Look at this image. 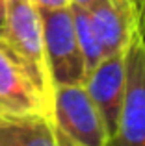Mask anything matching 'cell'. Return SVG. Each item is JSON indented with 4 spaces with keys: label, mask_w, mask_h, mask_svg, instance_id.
Segmentation results:
<instances>
[{
    "label": "cell",
    "mask_w": 145,
    "mask_h": 146,
    "mask_svg": "<svg viewBox=\"0 0 145 146\" xmlns=\"http://www.w3.org/2000/svg\"><path fill=\"white\" fill-rule=\"evenodd\" d=\"M86 9L104 57L127 50L132 33L140 28L130 0H95Z\"/></svg>",
    "instance_id": "cell-7"
},
{
    "label": "cell",
    "mask_w": 145,
    "mask_h": 146,
    "mask_svg": "<svg viewBox=\"0 0 145 146\" xmlns=\"http://www.w3.org/2000/svg\"><path fill=\"white\" fill-rule=\"evenodd\" d=\"M36 7L43 9H60V7H69L71 0H30Z\"/></svg>",
    "instance_id": "cell-10"
},
{
    "label": "cell",
    "mask_w": 145,
    "mask_h": 146,
    "mask_svg": "<svg viewBox=\"0 0 145 146\" xmlns=\"http://www.w3.org/2000/svg\"><path fill=\"white\" fill-rule=\"evenodd\" d=\"M127 82L115 133L106 146H145V37L132 33L125 52Z\"/></svg>",
    "instance_id": "cell-4"
},
{
    "label": "cell",
    "mask_w": 145,
    "mask_h": 146,
    "mask_svg": "<svg viewBox=\"0 0 145 146\" xmlns=\"http://www.w3.org/2000/svg\"><path fill=\"white\" fill-rule=\"evenodd\" d=\"M0 146H71L58 133L52 118L0 120Z\"/></svg>",
    "instance_id": "cell-8"
},
{
    "label": "cell",
    "mask_w": 145,
    "mask_h": 146,
    "mask_svg": "<svg viewBox=\"0 0 145 146\" xmlns=\"http://www.w3.org/2000/svg\"><path fill=\"white\" fill-rule=\"evenodd\" d=\"M52 122L71 146H106V122L84 85L54 87Z\"/></svg>",
    "instance_id": "cell-3"
},
{
    "label": "cell",
    "mask_w": 145,
    "mask_h": 146,
    "mask_svg": "<svg viewBox=\"0 0 145 146\" xmlns=\"http://www.w3.org/2000/svg\"><path fill=\"white\" fill-rule=\"evenodd\" d=\"M6 6L7 0H0V39L4 37V30H6Z\"/></svg>",
    "instance_id": "cell-11"
},
{
    "label": "cell",
    "mask_w": 145,
    "mask_h": 146,
    "mask_svg": "<svg viewBox=\"0 0 145 146\" xmlns=\"http://www.w3.org/2000/svg\"><path fill=\"white\" fill-rule=\"evenodd\" d=\"M125 52L127 50H121L113 56L104 57L93 70L87 72L82 83L102 113L110 137L115 133L125 96V82H127Z\"/></svg>",
    "instance_id": "cell-6"
},
{
    "label": "cell",
    "mask_w": 145,
    "mask_h": 146,
    "mask_svg": "<svg viewBox=\"0 0 145 146\" xmlns=\"http://www.w3.org/2000/svg\"><path fill=\"white\" fill-rule=\"evenodd\" d=\"M4 41L13 50L17 59L28 72L30 80L37 87L52 111V87L48 67L45 59L43 30L39 11L30 0H7Z\"/></svg>",
    "instance_id": "cell-1"
},
{
    "label": "cell",
    "mask_w": 145,
    "mask_h": 146,
    "mask_svg": "<svg viewBox=\"0 0 145 146\" xmlns=\"http://www.w3.org/2000/svg\"><path fill=\"white\" fill-rule=\"evenodd\" d=\"M93 2H95V0H71V4H75V6H82V7H89Z\"/></svg>",
    "instance_id": "cell-13"
},
{
    "label": "cell",
    "mask_w": 145,
    "mask_h": 146,
    "mask_svg": "<svg viewBox=\"0 0 145 146\" xmlns=\"http://www.w3.org/2000/svg\"><path fill=\"white\" fill-rule=\"evenodd\" d=\"M132 2V6L136 7V11H138V24H140V11H142V7H143V0H130Z\"/></svg>",
    "instance_id": "cell-14"
},
{
    "label": "cell",
    "mask_w": 145,
    "mask_h": 146,
    "mask_svg": "<svg viewBox=\"0 0 145 146\" xmlns=\"http://www.w3.org/2000/svg\"><path fill=\"white\" fill-rule=\"evenodd\" d=\"M140 32L143 33V37H145V0H143V7H142V11H140Z\"/></svg>",
    "instance_id": "cell-12"
},
{
    "label": "cell",
    "mask_w": 145,
    "mask_h": 146,
    "mask_svg": "<svg viewBox=\"0 0 145 146\" xmlns=\"http://www.w3.org/2000/svg\"><path fill=\"white\" fill-rule=\"evenodd\" d=\"M71 13H72V22H75V32L76 39H78L80 50H82L84 57V67H86V74L91 72L102 59L104 54L99 44L97 37L93 33V28L89 24V17H87V9L82 6H75L71 4Z\"/></svg>",
    "instance_id": "cell-9"
},
{
    "label": "cell",
    "mask_w": 145,
    "mask_h": 146,
    "mask_svg": "<svg viewBox=\"0 0 145 146\" xmlns=\"http://www.w3.org/2000/svg\"><path fill=\"white\" fill-rule=\"evenodd\" d=\"M48 117L50 106L37 91L13 50L0 39V120Z\"/></svg>",
    "instance_id": "cell-5"
},
{
    "label": "cell",
    "mask_w": 145,
    "mask_h": 146,
    "mask_svg": "<svg viewBox=\"0 0 145 146\" xmlns=\"http://www.w3.org/2000/svg\"><path fill=\"white\" fill-rule=\"evenodd\" d=\"M43 30L45 59L48 67L52 87L82 85L86 67L75 32L71 6L60 9L37 7Z\"/></svg>",
    "instance_id": "cell-2"
}]
</instances>
